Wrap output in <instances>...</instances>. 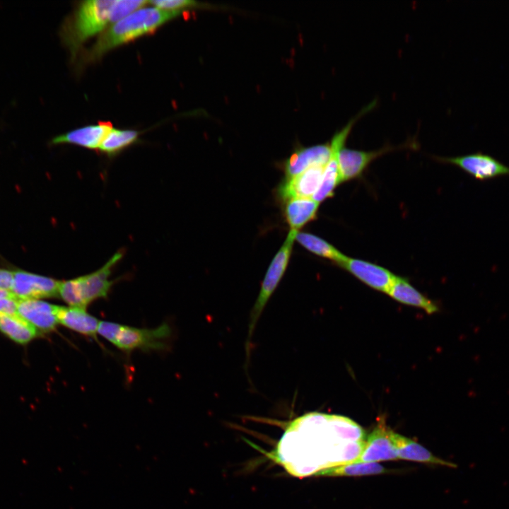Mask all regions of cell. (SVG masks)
I'll use <instances>...</instances> for the list:
<instances>
[{
    "label": "cell",
    "mask_w": 509,
    "mask_h": 509,
    "mask_svg": "<svg viewBox=\"0 0 509 509\" xmlns=\"http://www.w3.org/2000/svg\"><path fill=\"white\" fill-rule=\"evenodd\" d=\"M358 428L343 416L305 414L287 426L276 446V460L291 475L319 476L334 467L331 456L334 440Z\"/></svg>",
    "instance_id": "cell-1"
},
{
    "label": "cell",
    "mask_w": 509,
    "mask_h": 509,
    "mask_svg": "<svg viewBox=\"0 0 509 509\" xmlns=\"http://www.w3.org/2000/svg\"><path fill=\"white\" fill-rule=\"evenodd\" d=\"M181 12L154 6L140 8L111 25L82 55L81 62H93L111 49L151 33Z\"/></svg>",
    "instance_id": "cell-2"
},
{
    "label": "cell",
    "mask_w": 509,
    "mask_h": 509,
    "mask_svg": "<svg viewBox=\"0 0 509 509\" xmlns=\"http://www.w3.org/2000/svg\"><path fill=\"white\" fill-rule=\"evenodd\" d=\"M115 0L82 1L63 23L61 39L71 57H75L83 45L100 33L109 24V16Z\"/></svg>",
    "instance_id": "cell-3"
},
{
    "label": "cell",
    "mask_w": 509,
    "mask_h": 509,
    "mask_svg": "<svg viewBox=\"0 0 509 509\" xmlns=\"http://www.w3.org/2000/svg\"><path fill=\"white\" fill-rule=\"evenodd\" d=\"M122 257L117 252L99 269L67 281H60L58 296L69 305L86 308L93 301L106 298L113 281L110 280L113 267Z\"/></svg>",
    "instance_id": "cell-4"
},
{
    "label": "cell",
    "mask_w": 509,
    "mask_h": 509,
    "mask_svg": "<svg viewBox=\"0 0 509 509\" xmlns=\"http://www.w3.org/2000/svg\"><path fill=\"white\" fill-rule=\"evenodd\" d=\"M98 333L121 350L148 351L165 349L171 329L167 323L156 328L145 329L100 321Z\"/></svg>",
    "instance_id": "cell-5"
},
{
    "label": "cell",
    "mask_w": 509,
    "mask_h": 509,
    "mask_svg": "<svg viewBox=\"0 0 509 509\" xmlns=\"http://www.w3.org/2000/svg\"><path fill=\"white\" fill-rule=\"evenodd\" d=\"M297 233L298 231L289 230L284 242L274 257L266 272L259 293L250 313L248 337L246 342L247 358L250 355L251 338L256 324L286 270Z\"/></svg>",
    "instance_id": "cell-6"
},
{
    "label": "cell",
    "mask_w": 509,
    "mask_h": 509,
    "mask_svg": "<svg viewBox=\"0 0 509 509\" xmlns=\"http://www.w3.org/2000/svg\"><path fill=\"white\" fill-rule=\"evenodd\" d=\"M376 105L377 101L374 100L364 107L345 126L337 131L332 138L329 141L331 146L330 158L325 166L321 184L312 197L315 201L320 203L334 195L335 188L341 182L338 160L339 153L345 146L346 139L356 122L364 115L374 109Z\"/></svg>",
    "instance_id": "cell-7"
},
{
    "label": "cell",
    "mask_w": 509,
    "mask_h": 509,
    "mask_svg": "<svg viewBox=\"0 0 509 509\" xmlns=\"http://www.w3.org/2000/svg\"><path fill=\"white\" fill-rule=\"evenodd\" d=\"M442 163L455 165L475 179L484 181L509 175V167L482 153L447 158H436Z\"/></svg>",
    "instance_id": "cell-8"
},
{
    "label": "cell",
    "mask_w": 509,
    "mask_h": 509,
    "mask_svg": "<svg viewBox=\"0 0 509 509\" xmlns=\"http://www.w3.org/2000/svg\"><path fill=\"white\" fill-rule=\"evenodd\" d=\"M416 146V141H410L399 146H385L375 151H361L344 146L339 153V167L341 182L360 177L367 167L376 158L390 151L407 147Z\"/></svg>",
    "instance_id": "cell-9"
},
{
    "label": "cell",
    "mask_w": 509,
    "mask_h": 509,
    "mask_svg": "<svg viewBox=\"0 0 509 509\" xmlns=\"http://www.w3.org/2000/svg\"><path fill=\"white\" fill-rule=\"evenodd\" d=\"M394 434L384 423H378L368 435L361 454L354 461L378 462L399 459Z\"/></svg>",
    "instance_id": "cell-10"
},
{
    "label": "cell",
    "mask_w": 509,
    "mask_h": 509,
    "mask_svg": "<svg viewBox=\"0 0 509 509\" xmlns=\"http://www.w3.org/2000/svg\"><path fill=\"white\" fill-rule=\"evenodd\" d=\"M325 166L315 165L294 177L285 178L277 188V197L283 202L295 198H312L321 184Z\"/></svg>",
    "instance_id": "cell-11"
},
{
    "label": "cell",
    "mask_w": 509,
    "mask_h": 509,
    "mask_svg": "<svg viewBox=\"0 0 509 509\" xmlns=\"http://www.w3.org/2000/svg\"><path fill=\"white\" fill-rule=\"evenodd\" d=\"M12 294L18 300L58 296L59 281L22 271L13 272Z\"/></svg>",
    "instance_id": "cell-12"
},
{
    "label": "cell",
    "mask_w": 509,
    "mask_h": 509,
    "mask_svg": "<svg viewBox=\"0 0 509 509\" xmlns=\"http://www.w3.org/2000/svg\"><path fill=\"white\" fill-rule=\"evenodd\" d=\"M340 267L370 288L385 293H387L396 277V275L381 266L349 257H346Z\"/></svg>",
    "instance_id": "cell-13"
},
{
    "label": "cell",
    "mask_w": 509,
    "mask_h": 509,
    "mask_svg": "<svg viewBox=\"0 0 509 509\" xmlns=\"http://www.w3.org/2000/svg\"><path fill=\"white\" fill-rule=\"evenodd\" d=\"M330 156L329 142L300 148L283 164L285 178L294 177L315 165H326Z\"/></svg>",
    "instance_id": "cell-14"
},
{
    "label": "cell",
    "mask_w": 509,
    "mask_h": 509,
    "mask_svg": "<svg viewBox=\"0 0 509 509\" xmlns=\"http://www.w3.org/2000/svg\"><path fill=\"white\" fill-rule=\"evenodd\" d=\"M57 306L38 299H18L17 313L37 330L50 332L58 324Z\"/></svg>",
    "instance_id": "cell-15"
},
{
    "label": "cell",
    "mask_w": 509,
    "mask_h": 509,
    "mask_svg": "<svg viewBox=\"0 0 509 509\" xmlns=\"http://www.w3.org/2000/svg\"><path fill=\"white\" fill-rule=\"evenodd\" d=\"M58 323L79 334L95 338L100 321L86 308L76 306H57Z\"/></svg>",
    "instance_id": "cell-16"
},
{
    "label": "cell",
    "mask_w": 509,
    "mask_h": 509,
    "mask_svg": "<svg viewBox=\"0 0 509 509\" xmlns=\"http://www.w3.org/2000/svg\"><path fill=\"white\" fill-rule=\"evenodd\" d=\"M112 128V124L108 122L88 125L59 135L53 138L52 143L70 144L90 149L99 148Z\"/></svg>",
    "instance_id": "cell-17"
},
{
    "label": "cell",
    "mask_w": 509,
    "mask_h": 509,
    "mask_svg": "<svg viewBox=\"0 0 509 509\" xmlns=\"http://www.w3.org/2000/svg\"><path fill=\"white\" fill-rule=\"evenodd\" d=\"M387 294L401 303L421 308L428 314L438 310L435 303L413 287L407 279L401 276H396Z\"/></svg>",
    "instance_id": "cell-18"
},
{
    "label": "cell",
    "mask_w": 509,
    "mask_h": 509,
    "mask_svg": "<svg viewBox=\"0 0 509 509\" xmlns=\"http://www.w3.org/2000/svg\"><path fill=\"white\" fill-rule=\"evenodd\" d=\"M284 203V216L291 230L299 232V229L317 218L320 203L312 198H295Z\"/></svg>",
    "instance_id": "cell-19"
},
{
    "label": "cell",
    "mask_w": 509,
    "mask_h": 509,
    "mask_svg": "<svg viewBox=\"0 0 509 509\" xmlns=\"http://www.w3.org/2000/svg\"><path fill=\"white\" fill-rule=\"evenodd\" d=\"M394 440L397 448L399 459L439 464L449 467H457L455 464L434 456L430 451L416 441L395 432Z\"/></svg>",
    "instance_id": "cell-20"
},
{
    "label": "cell",
    "mask_w": 509,
    "mask_h": 509,
    "mask_svg": "<svg viewBox=\"0 0 509 509\" xmlns=\"http://www.w3.org/2000/svg\"><path fill=\"white\" fill-rule=\"evenodd\" d=\"M0 331L21 344L30 341L38 334V330L18 313L0 314Z\"/></svg>",
    "instance_id": "cell-21"
},
{
    "label": "cell",
    "mask_w": 509,
    "mask_h": 509,
    "mask_svg": "<svg viewBox=\"0 0 509 509\" xmlns=\"http://www.w3.org/2000/svg\"><path fill=\"white\" fill-rule=\"evenodd\" d=\"M296 240L310 252L332 261L339 267L346 256L324 239L308 233L298 232Z\"/></svg>",
    "instance_id": "cell-22"
},
{
    "label": "cell",
    "mask_w": 509,
    "mask_h": 509,
    "mask_svg": "<svg viewBox=\"0 0 509 509\" xmlns=\"http://www.w3.org/2000/svg\"><path fill=\"white\" fill-rule=\"evenodd\" d=\"M378 462H362L353 461L351 463L339 464L323 471L319 476H348L380 474L390 472Z\"/></svg>",
    "instance_id": "cell-23"
},
{
    "label": "cell",
    "mask_w": 509,
    "mask_h": 509,
    "mask_svg": "<svg viewBox=\"0 0 509 509\" xmlns=\"http://www.w3.org/2000/svg\"><path fill=\"white\" fill-rule=\"evenodd\" d=\"M138 136L137 131L112 127L103 139L99 149L107 154H114L133 144Z\"/></svg>",
    "instance_id": "cell-24"
},
{
    "label": "cell",
    "mask_w": 509,
    "mask_h": 509,
    "mask_svg": "<svg viewBox=\"0 0 509 509\" xmlns=\"http://www.w3.org/2000/svg\"><path fill=\"white\" fill-rule=\"evenodd\" d=\"M148 4L146 1L119 0L111 8L109 24L112 25Z\"/></svg>",
    "instance_id": "cell-25"
},
{
    "label": "cell",
    "mask_w": 509,
    "mask_h": 509,
    "mask_svg": "<svg viewBox=\"0 0 509 509\" xmlns=\"http://www.w3.org/2000/svg\"><path fill=\"white\" fill-rule=\"evenodd\" d=\"M152 6L168 11L182 12L189 8L200 6V4L190 0H157L148 1Z\"/></svg>",
    "instance_id": "cell-26"
},
{
    "label": "cell",
    "mask_w": 509,
    "mask_h": 509,
    "mask_svg": "<svg viewBox=\"0 0 509 509\" xmlns=\"http://www.w3.org/2000/svg\"><path fill=\"white\" fill-rule=\"evenodd\" d=\"M18 299L13 296L0 298V314L17 313Z\"/></svg>",
    "instance_id": "cell-27"
},
{
    "label": "cell",
    "mask_w": 509,
    "mask_h": 509,
    "mask_svg": "<svg viewBox=\"0 0 509 509\" xmlns=\"http://www.w3.org/2000/svg\"><path fill=\"white\" fill-rule=\"evenodd\" d=\"M13 280V272L0 269V291L11 293Z\"/></svg>",
    "instance_id": "cell-28"
},
{
    "label": "cell",
    "mask_w": 509,
    "mask_h": 509,
    "mask_svg": "<svg viewBox=\"0 0 509 509\" xmlns=\"http://www.w3.org/2000/svg\"><path fill=\"white\" fill-rule=\"evenodd\" d=\"M13 296L12 293L8 291H0V298Z\"/></svg>",
    "instance_id": "cell-29"
}]
</instances>
